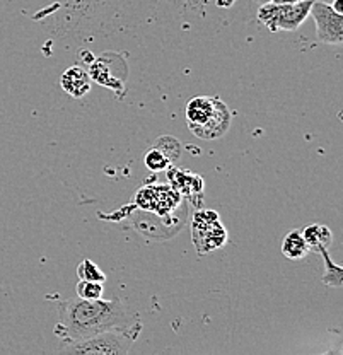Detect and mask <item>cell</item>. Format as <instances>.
<instances>
[{
	"instance_id": "8",
	"label": "cell",
	"mask_w": 343,
	"mask_h": 355,
	"mask_svg": "<svg viewBox=\"0 0 343 355\" xmlns=\"http://www.w3.org/2000/svg\"><path fill=\"white\" fill-rule=\"evenodd\" d=\"M60 86L70 98H84L91 91V77L82 67H69L60 77Z\"/></svg>"
},
{
	"instance_id": "7",
	"label": "cell",
	"mask_w": 343,
	"mask_h": 355,
	"mask_svg": "<svg viewBox=\"0 0 343 355\" xmlns=\"http://www.w3.org/2000/svg\"><path fill=\"white\" fill-rule=\"evenodd\" d=\"M219 98H206V96H197V98L190 99L186 105V120L190 130L193 128L202 127L206 121L212 118V114L216 113V106Z\"/></svg>"
},
{
	"instance_id": "13",
	"label": "cell",
	"mask_w": 343,
	"mask_h": 355,
	"mask_svg": "<svg viewBox=\"0 0 343 355\" xmlns=\"http://www.w3.org/2000/svg\"><path fill=\"white\" fill-rule=\"evenodd\" d=\"M77 297L80 299H99L105 294V287L101 282H91V280H79L76 287Z\"/></svg>"
},
{
	"instance_id": "4",
	"label": "cell",
	"mask_w": 343,
	"mask_h": 355,
	"mask_svg": "<svg viewBox=\"0 0 343 355\" xmlns=\"http://www.w3.org/2000/svg\"><path fill=\"white\" fill-rule=\"evenodd\" d=\"M193 238L198 253L219 250L227 241V232L220 224V217L213 210H200L193 219Z\"/></svg>"
},
{
	"instance_id": "9",
	"label": "cell",
	"mask_w": 343,
	"mask_h": 355,
	"mask_svg": "<svg viewBox=\"0 0 343 355\" xmlns=\"http://www.w3.org/2000/svg\"><path fill=\"white\" fill-rule=\"evenodd\" d=\"M302 236H304L306 244L309 248V253H321L324 250H330L331 243H333V234L330 229L323 224H311L306 229H302Z\"/></svg>"
},
{
	"instance_id": "3",
	"label": "cell",
	"mask_w": 343,
	"mask_h": 355,
	"mask_svg": "<svg viewBox=\"0 0 343 355\" xmlns=\"http://www.w3.org/2000/svg\"><path fill=\"white\" fill-rule=\"evenodd\" d=\"M313 0H302L297 3H261L258 9V21L268 31H296L309 17Z\"/></svg>"
},
{
	"instance_id": "1",
	"label": "cell",
	"mask_w": 343,
	"mask_h": 355,
	"mask_svg": "<svg viewBox=\"0 0 343 355\" xmlns=\"http://www.w3.org/2000/svg\"><path fill=\"white\" fill-rule=\"evenodd\" d=\"M109 330L142 331L139 313L116 295L109 299H69L58 306L55 335L60 338H86Z\"/></svg>"
},
{
	"instance_id": "15",
	"label": "cell",
	"mask_w": 343,
	"mask_h": 355,
	"mask_svg": "<svg viewBox=\"0 0 343 355\" xmlns=\"http://www.w3.org/2000/svg\"><path fill=\"white\" fill-rule=\"evenodd\" d=\"M331 7H333L335 12L343 14V0H335V2L331 3Z\"/></svg>"
},
{
	"instance_id": "17",
	"label": "cell",
	"mask_w": 343,
	"mask_h": 355,
	"mask_svg": "<svg viewBox=\"0 0 343 355\" xmlns=\"http://www.w3.org/2000/svg\"><path fill=\"white\" fill-rule=\"evenodd\" d=\"M254 2L260 3V6H261V3H267V2H270V0H254Z\"/></svg>"
},
{
	"instance_id": "11",
	"label": "cell",
	"mask_w": 343,
	"mask_h": 355,
	"mask_svg": "<svg viewBox=\"0 0 343 355\" xmlns=\"http://www.w3.org/2000/svg\"><path fill=\"white\" fill-rule=\"evenodd\" d=\"M321 257L324 260V277H323V282L330 287H342V280H343V268L340 265H335L331 261L330 254H328V250L321 251Z\"/></svg>"
},
{
	"instance_id": "6",
	"label": "cell",
	"mask_w": 343,
	"mask_h": 355,
	"mask_svg": "<svg viewBox=\"0 0 343 355\" xmlns=\"http://www.w3.org/2000/svg\"><path fill=\"white\" fill-rule=\"evenodd\" d=\"M231 123H232V111L229 110L226 103L219 98V101H217V106H216V113L212 114V118H210L205 125H202V127L193 128L191 133L202 140H216V139H220L222 135H226V132L229 130V127H231Z\"/></svg>"
},
{
	"instance_id": "12",
	"label": "cell",
	"mask_w": 343,
	"mask_h": 355,
	"mask_svg": "<svg viewBox=\"0 0 343 355\" xmlns=\"http://www.w3.org/2000/svg\"><path fill=\"white\" fill-rule=\"evenodd\" d=\"M77 275L79 280H91V282H106V273L91 260H82L77 266Z\"/></svg>"
},
{
	"instance_id": "16",
	"label": "cell",
	"mask_w": 343,
	"mask_h": 355,
	"mask_svg": "<svg viewBox=\"0 0 343 355\" xmlns=\"http://www.w3.org/2000/svg\"><path fill=\"white\" fill-rule=\"evenodd\" d=\"M270 2H274V3H297V2H302V0H270Z\"/></svg>"
},
{
	"instance_id": "5",
	"label": "cell",
	"mask_w": 343,
	"mask_h": 355,
	"mask_svg": "<svg viewBox=\"0 0 343 355\" xmlns=\"http://www.w3.org/2000/svg\"><path fill=\"white\" fill-rule=\"evenodd\" d=\"M309 16L316 22V35L324 44L343 43V14L335 12L330 3L313 0Z\"/></svg>"
},
{
	"instance_id": "2",
	"label": "cell",
	"mask_w": 343,
	"mask_h": 355,
	"mask_svg": "<svg viewBox=\"0 0 343 355\" xmlns=\"http://www.w3.org/2000/svg\"><path fill=\"white\" fill-rule=\"evenodd\" d=\"M140 333L109 330L86 338H62L60 352L67 355H127Z\"/></svg>"
},
{
	"instance_id": "10",
	"label": "cell",
	"mask_w": 343,
	"mask_h": 355,
	"mask_svg": "<svg viewBox=\"0 0 343 355\" xmlns=\"http://www.w3.org/2000/svg\"><path fill=\"white\" fill-rule=\"evenodd\" d=\"M282 253L287 260H302L309 254V248L306 244L304 236H302V231L299 229H294V231L287 232V236L282 241Z\"/></svg>"
},
{
	"instance_id": "14",
	"label": "cell",
	"mask_w": 343,
	"mask_h": 355,
	"mask_svg": "<svg viewBox=\"0 0 343 355\" xmlns=\"http://www.w3.org/2000/svg\"><path fill=\"white\" fill-rule=\"evenodd\" d=\"M146 166L147 169H150V171L154 173H159V171H166L169 166V159L168 155L164 153H161L159 149H150L149 153L146 154Z\"/></svg>"
}]
</instances>
